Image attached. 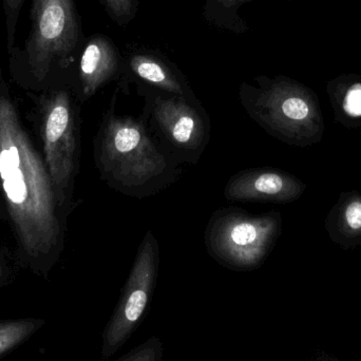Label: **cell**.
<instances>
[{
  "instance_id": "cell-15",
  "label": "cell",
  "mask_w": 361,
  "mask_h": 361,
  "mask_svg": "<svg viewBox=\"0 0 361 361\" xmlns=\"http://www.w3.org/2000/svg\"><path fill=\"white\" fill-rule=\"evenodd\" d=\"M37 326L38 322L34 319L0 322V356L25 341Z\"/></svg>"
},
{
  "instance_id": "cell-10",
  "label": "cell",
  "mask_w": 361,
  "mask_h": 361,
  "mask_svg": "<svg viewBox=\"0 0 361 361\" xmlns=\"http://www.w3.org/2000/svg\"><path fill=\"white\" fill-rule=\"evenodd\" d=\"M120 67V52L114 42L103 34L90 36L85 42L80 61V80L84 97H93L116 75Z\"/></svg>"
},
{
  "instance_id": "cell-19",
  "label": "cell",
  "mask_w": 361,
  "mask_h": 361,
  "mask_svg": "<svg viewBox=\"0 0 361 361\" xmlns=\"http://www.w3.org/2000/svg\"><path fill=\"white\" fill-rule=\"evenodd\" d=\"M1 275H2V269H1V267H0V277H1Z\"/></svg>"
},
{
  "instance_id": "cell-2",
  "label": "cell",
  "mask_w": 361,
  "mask_h": 361,
  "mask_svg": "<svg viewBox=\"0 0 361 361\" xmlns=\"http://www.w3.org/2000/svg\"><path fill=\"white\" fill-rule=\"evenodd\" d=\"M95 160L102 179L133 197H146L165 186L171 165L143 123L116 116L114 103L95 140Z\"/></svg>"
},
{
  "instance_id": "cell-3",
  "label": "cell",
  "mask_w": 361,
  "mask_h": 361,
  "mask_svg": "<svg viewBox=\"0 0 361 361\" xmlns=\"http://www.w3.org/2000/svg\"><path fill=\"white\" fill-rule=\"evenodd\" d=\"M255 82L240 86L239 99L265 133L293 147H311L322 141L326 127L315 91L284 75L257 76Z\"/></svg>"
},
{
  "instance_id": "cell-6",
  "label": "cell",
  "mask_w": 361,
  "mask_h": 361,
  "mask_svg": "<svg viewBox=\"0 0 361 361\" xmlns=\"http://www.w3.org/2000/svg\"><path fill=\"white\" fill-rule=\"evenodd\" d=\"M160 252L152 231L140 244L128 279L122 290L116 311L104 333L102 357L108 360L130 338L145 314L154 294L158 277Z\"/></svg>"
},
{
  "instance_id": "cell-14",
  "label": "cell",
  "mask_w": 361,
  "mask_h": 361,
  "mask_svg": "<svg viewBox=\"0 0 361 361\" xmlns=\"http://www.w3.org/2000/svg\"><path fill=\"white\" fill-rule=\"evenodd\" d=\"M250 1L252 0H205L204 19L219 29L235 34L246 33L250 27L239 11L243 4Z\"/></svg>"
},
{
  "instance_id": "cell-13",
  "label": "cell",
  "mask_w": 361,
  "mask_h": 361,
  "mask_svg": "<svg viewBox=\"0 0 361 361\" xmlns=\"http://www.w3.org/2000/svg\"><path fill=\"white\" fill-rule=\"evenodd\" d=\"M127 63L130 71L147 84L175 97H184L186 94V87L175 70L154 53H131Z\"/></svg>"
},
{
  "instance_id": "cell-7",
  "label": "cell",
  "mask_w": 361,
  "mask_h": 361,
  "mask_svg": "<svg viewBox=\"0 0 361 361\" xmlns=\"http://www.w3.org/2000/svg\"><path fill=\"white\" fill-rule=\"evenodd\" d=\"M40 125L44 161L57 201L63 203L75 169V116L70 94L56 89L44 99Z\"/></svg>"
},
{
  "instance_id": "cell-1",
  "label": "cell",
  "mask_w": 361,
  "mask_h": 361,
  "mask_svg": "<svg viewBox=\"0 0 361 361\" xmlns=\"http://www.w3.org/2000/svg\"><path fill=\"white\" fill-rule=\"evenodd\" d=\"M0 185L23 254L32 261L52 257L61 238L56 193L44 159L6 97H0Z\"/></svg>"
},
{
  "instance_id": "cell-4",
  "label": "cell",
  "mask_w": 361,
  "mask_h": 361,
  "mask_svg": "<svg viewBox=\"0 0 361 361\" xmlns=\"http://www.w3.org/2000/svg\"><path fill=\"white\" fill-rule=\"evenodd\" d=\"M30 27L23 48L10 53L16 73L44 84L54 70L67 68L82 44V27L74 0H31Z\"/></svg>"
},
{
  "instance_id": "cell-9",
  "label": "cell",
  "mask_w": 361,
  "mask_h": 361,
  "mask_svg": "<svg viewBox=\"0 0 361 361\" xmlns=\"http://www.w3.org/2000/svg\"><path fill=\"white\" fill-rule=\"evenodd\" d=\"M152 116L167 141L178 149L192 154L207 144L208 124L185 97H157Z\"/></svg>"
},
{
  "instance_id": "cell-17",
  "label": "cell",
  "mask_w": 361,
  "mask_h": 361,
  "mask_svg": "<svg viewBox=\"0 0 361 361\" xmlns=\"http://www.w3.org/2000/svg\"><path fill=\"white\" fill-rule=\"evenodd\" d=\"M25 0H2L8 54L16 47V31Z\"/></svg>"
},
{
  "instance_id": "cell-16",
  "label": "cell",
  "mask_w": 361,
  "mask_h": 361,
  "mask_svg": "<svg viewBox=\"0 0 361 361\" xmlns=\"http://www.w3.org/2000/svg\"><path fill=\"white\" fill-rule=\"evenodd\" d=\"M110 18L121 27L128 25L139 10V0H97Z\"/></svg>"
},
{
  "instance_id": "cell-11",
  "label": "cell",
  "mask_w": 361,
  "mask_h": 361,
  "mask_svg": "<svg viewBox=\"0 0 361 361\" xmlns=\"http://www.w3.org/2000/svg\"><path fill=\"white\" fill-rule=\"evenodd\" d=\"M324 228L333 243L343 250L361 248V193L343 191L331 208Z\"/></svg>"
},
{
  "instance_id": "cell-8",
  "label": "cell",
  "mask_w": 361,
  "mask_h": 361,
  "mask_svg": "<svg viewBox=\"0 0 361 361\" xmlns=\"http://www.w3.org/2000/svg\"><path fill=\"white\" fill-rule=\"evenodd\" d=\"M307 184L284 171L250 169L227 182L224 197L229 201L292 203L302 197Z\"/></svg>"
},
{
  "instance_id": "cell-12",
  "label": "cell",
  "mask_w": 361,
  "mask_h": 361,
  "mask_svg": "<svg viewBox=\"0 0 361 361\" xmlns=\"http://www.w3.org/2000/svg\"><path fill=\"white\" fill-rule=\"evenodd\" d=\"M335 120L350 129L361 128V75L341 74L326 85Z\"/></svg>"
},
{
  "instance_id": "cell-5",
  "label": "cell",
  "mask_w": 361,
  "mask_h": 361,
  "mask_svg": "<svg viewBox=\"0 0 361 361\" xmlns=\"http://www.w3.org/2000/svg\"><path fill=\"white\" fill-rule=\"evenodd\" d=\"M282 233L279 212L252 214L235 208L216 210L208 221L205 245L223 267L252 271L262 264Z\"/></svg>"
},
{
  "instance_id": "cell-18",
  "label": "cell",
  "mask_w": 361,
  "mask_h": 361,
  "mask_svg": "<svg viewBox=\"0 0 361 361\" xmlns=\"http://www.w3.org/2000/svg\"><path fill=\"white\" fill-rule=\"evenodd\" d=\"M163 347L160 339L152 337L116 361H162Z\"/></svg>"
}]
</instances>
